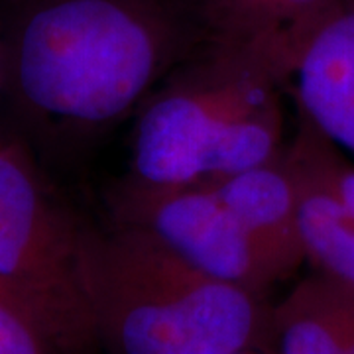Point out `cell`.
Wrapping results in <instances>:
<instances>
[{"instance_id":"4","label":"cell","mask_w":354,"mask_h":354,"mask_svg":"<svg viewBox=\"0 0 354 354\" xmlns=\"http://www.w3.org/2000/svg\"><path fill=\"white\" fill-rule=\"evenodd\" d=\"M83 221L28 142L0 130V276L62 354L102 353L79 278Z\"/></svg>"},{"instance_id":"7","label":"cell","mask_w":354,"mask_h":354,"mask_svg":"<svg viewBox=\"0 0 354 354\" xmlns=\"http://www.w3.org/2000/svg\"><path fill=\"white\" fill-rule=\"evenodd\" d=\"M290 95L299 113L354 160V0H335L309 30Z\"/></svg>"},{"instance_id":"9","label":"cell","mask_w":354,"mask_h":354,"mask_svg":"<svg viewBox=\"0 0 354 354\" xmlns=\"http://www.w3.org/2000/svg\"><path fill=\"white\" fill-rule=\"evenodd\" d=\"M335 0H199L209 38L268 44L293 67L309 30Z\"/></svg>"},{"instance_id":"2","label":"cell","mask_w":354,"mask_h":354,"mask_svg":"<svg viewBox=\"0 0 354 354\" xmlns=\"http://www.w3.org/2000/svg\"><path fill=\"white\" fill-rule=\"evenodd\" d=\"M291 77L268 44L207 36L134 113L130 176L199 185L276 160L288 142Z\"/></svg>"},{"instance_id":"1","label":"cell","mask_w":354,"mask_h":354,"mask_svg":"<svg viewBox=\"0 0 354 354\" xmlns=\"http://www.w3.org/2000/svg\"><path fill=\"white\" fill-rule=\"evenodd\" d=\"M207 36L199 0H2V101L18 136L77 158Z\"/></svg>"},{"instance_id":"6","label":"cell","mask_w":354,"mask_h":354,"mask_svg":"<svg viewBox=\"0 0 354 354\" xmlns=\"http://www.w3.org/2000/svg\"><path fill=\"white\" fill-rule=\"evenodd\" d=\"M281 158L295 191L305 262L354 291V160L301 113Z\"/></svg>"},{"instance_id":"3","label":"cell","mask_w":354,"mask_h":354,"mask_svg":"<svg viewBox=\"0 0 354 354\" xmlns=\"http://www.w3.org/2000/svg\"><path fill=\"white\" fill-rule=\"evenodd\" d=\"M79 278L102 353L274 351L266 293L205 274L138 227L85 218Z\"/></svg>"},{"instance_id":"13","label":"cell","mask_w":354,"mask_h":354,"mask_svg":"<svg viewBox=\"0 0 354 354\" xmlns=\"http://www.w3.org/2000/svg\"><path fill=\"white\" fill-rule=\"evenodd\" d=\"M0 102H2V0H0Z\"/></svg>"},{"instance_id":"5","label":"cell","mask_w":354,"mask_h":354,"mask_svg":"<svg viewBox=\"0 0 354 354\" xmlns=\"http://www.w3.org/2000/svg\"><path fill=\"white\" fill-rule=\"evenodd\" d=\"M111 221L150 232L213 278L266 293L278 268L211 183L153 185L128 174L106 191Z\"/></svg>"},{"instance_id":"8","label":"cell","mask_w":354,"mask_h":354,"mask_svg":"<svg viewBox=\"0 0 354 354\" xmlns=\"http://www.w3.org/2000/svg\"><path fill=\"white\" fill-rule=\"evenodd\" d=\"M211 185L252 232L281 278H291L305 264L295 191L281 156L221 177Z\"/></svg>"},{"instance_id":"12","label":"cell","mask_w":354,"mask_h":354,"mask_svg":"<svg viewBox=\"0 0 354 354\" xmlns=\"http://www.w3.org/2000/svg\"><path fill=\"white\" fill-rule=\"evenodd\" d=\"M339 293H341L344 329H346V337H348V344H351V353L354 354V291L339 283Z\"/></svg>"},{"instance_id":"10","label":"cell","mask_w":354,"mask_h":354,"mask_svg":"<svg viewBox=\"0 0 354 354\" xmlns=\"http://www.w3.org/2000/svg\"><path fill=\"white\" fill-rule=\"evenodd\" d=\"M276 354H353L339 283L313 272L274 305Z\"/></svg>"},{"instance_id":"11","label":"cell","mask_w":354,"mask_h":354,"mask_svg":"<svg viewBox=\"0 0 354 354\" xmlns=\"http://www.w3.org/2000/svg\"><path fill=\"white\" fill-rule=\"evenodd\" d=\"M0 354H62L32 323L0 305Z\"/></svg>"},{"instance_id":"14","label":"cell","mask_w":354,"mask_h":354,"mask_svg":"<svg viewBox=\"0 0 354 354\" xmlns=\"http://www.w3.org/2000/svg\"><path fill=\"white\" fill-rule=\"evenodd\" d=\"M266 351H242V353H234V354H262Z\"/></svg>"}]
</instances>
